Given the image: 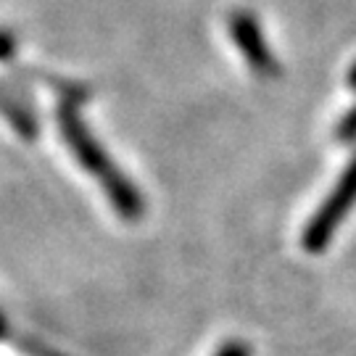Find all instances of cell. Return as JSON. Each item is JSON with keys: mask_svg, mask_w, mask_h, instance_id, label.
<instances>
[{"mask_svg": "<svg viewBox=\"0 0 356 356\" xmlns=\"http://www.w3.org/2000/svg\"><path fill=\"white\" fill-rule=\"evenodd\" d=\"M58 88V106H56V122L58 132L64 135L66 148L76 159V164L88 172L90 177L101 185V191L108 195L116 214L124 219H138L143 214V198L135 191V185L116 169L114 159L106 153L98 138L85 124V116L79 106L85 101V90L74 85H56Z\"/></svg>", "mask_w": 356, "mask_h": 356, "instance_id": "obj_1", "label": "cell"}, {"mask_svg": "<svg viewBox=\"0 0 356 356\" xmlns=\"http://www.w3.org/2000/svg\"><path fill=\"white\" fill-rule=\"evenodd\" d=\"M354 201H356V159L343 172L341 185L332 191V195L319 209V214L312 219V225H309V229H306L304 235L306 251H314L317 254V251L325 248V243L330 241V235L338 229L341 219L348 214V209H351Z\"/></svg>", "mask_w": 356, "mask_h": 356, "instance_id": "obj_2", "label": "cell"}, {"mask_svg": "<svg viewBox=\"0 0 356 356\" xmlns=\"http://www.w3.org/2000/svg\"><path fill=\"white\" fill-rule=\"evenodd\" d=\"M229 32H232V40L235 45L241 48L243 58L248 61V66L259 72V74H277V58L272 48L267 45V40L261 35V29L256 24L248 13H235L229 19Z\"/></svg>", "mask_w": 356, "mask_h": 356, "instance_id": "obj_3", "label": "cell"}, {"mask_svg": "<svg viewBox=\"0 0 356 356\" xmlns=\"http://www.w3.org/2000/svg\"><path fill=\"white\" fill-rule=\"evenodd\" d=\"M216 356H251V351H248V346H243V343H227V346H222V351Z\"/></svg>", "mask_w": 356, "mask_h": 356, "instance_id": "obj_4", "label": "cell"}]
</instances>
